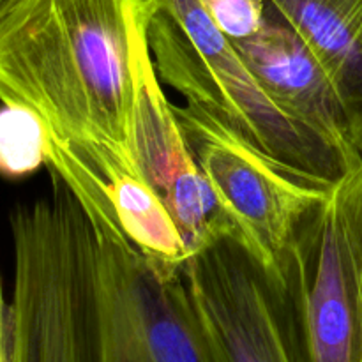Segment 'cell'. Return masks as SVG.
I'll use <instances>...</instances> for the list:
<instances>
[{"mask_svg":"<svg viewBox=\"0 0 362 362\" xmlns=\"http://www.w3.org/2000/svg\"><path fill=\"white\" fill-rule=\"evenodd\" d=\"M145 0H20L0 23V101L23 106L49 140L131 154Z\"/></svg>","mask_w":362,"mask_h":362,"instance_id":"obj_1","label":"cell"},{"mask_svg":"<svg viewBox=\"0 0 362 362\" xmlns=\"http://www.w3.org/2000/svg\"><path fill=\"white\" fill-rule=\"evenodd\" d=\"M11 212L14 288L6 362H127L92 223L62 177Z\"/></svg>","mask_w":362,"mask_h":362,"instance_id":"obj_2","label":"cell"},{"mask_svg":"<svg viewBox=\"0 0 362 362\" xmlns=\"http://www.w3.org/2000/svg\"><path fill=\"white\" fill-rule=\"evenodd\" d=\"M147 42L159 80L228 127L288 175L332 187L350 159L297 122L262 88L204 0H145Z\"/></svg>","mask_w":362,"mask_h":362,"instance_id":"obj_3","label":"cell"},{"mask_svg":"<svg viewBox=\"0 0 362 362\" xmlns=\"http://www.w3.org/2000/svg\"><path fill=\"white\" fill-rule=\"evenodd\" d=\"M285 288L313 362H362V161L299 225Z\"/></svg>","mask_w":362,"mask_h":362,"instance_id":"obj_4","label":"cell"},{"mask_svg":"<svg viewBox=\"0 0 362 362\" xmlns=\"http://www.w3.org/2000/svg\"><path fill=\"white\" fill-rule=\"evenodd\" d=\"M173 113L237 239L285 288L297 228L331 187L285 173L198 106L173 105Z\"/></svg>","mask_w":362,"mask_h":362,"instance_id":"obj_5","label":"cell"},{"mask_svg":"<svg viewBox=\"0 0 362 362\" xmlns=\"http://www.w3.org/2000/svg\"><path fill=\"white\" fill-rule=\"evenodd\" d=\"M214 362H313L286 288L235 237H219L180 265Z\"/></svg>","mask_w":362,"mask_h":362,"instance_id":"obj_6","label":"cell"},{"mask_svg":"<svg viewBox=\"0 0 362 362\" xmlns=\"http://www.w3.org/2000/svg\"><path fill=\"white\" fill-rule=\"evenodd\" d=\"M90 223L126 361L214 362L180 265L152 260L119 233Z\"/></svg>","mask_w":362,"mask_h":362,"instance_id":"obj_7","label":"cell"},{"mask_svg":"<svg viewBox=\"0 0 362 362\" xmlns=\"http://www.w3.org/2000/svg\"><path fill=\"white\" fill-rule=\"evenodd\" d=\"M131 154L141 179L179 226L191 255L219 237L237 239L232 221L184 140L148 42L138 53Z\"/></svg>","mask_w":362,"mask_h":362,"instance_id":"obj_8","label":"cell"},{"mask_svg":"<svg viewBox=\"0 0 362 362\" xmlns=\"http://www.w3.org/2000/svg\"><path fill=\"white\" fill-rule=\"evenodd\" d=\"M46 166L62 177L92 221L141 255L170 265L187 260L191 253L179 226L129 156L98 141L48 138Z\"/></svg>","mask_w":362,"mask_h":362,"instance_id":"obj_9","label":"cell"},{"mask_svg":"<svg viewBox=\"0 0 362 362\" xmlns=\"http://www.w3.org/2000/svg\"><path fill=\"white\" fill-rule=\"evenodd\" d=\"M233 45L279 108L343 156L362 159L354 144L349 113L327 71L269 2L262 30Z\"/></svg>","mask_w":362,"mask_h":362,"instance_id":"obj_10","label":"cell"},{"mask_svg":"<svg viewBox=\"0 0 362 362\" xmlns=\"http://www.w3.org/2000/svg\"><path fill=\"white\" fill-rule=\"evenodd\" d=\"M334 83L362 156V0H267Z\"/></svg>","mask_w":362,"mask_h":362,"instance_id":"obj_11","label":"cell"},{"mask_svg":"<svg viewBox=\"0 0 362 362\" xmlns=\"http://www.w3.org/2000/svg\"><path fill=\"white\" fill-rule=\"evenodd\" d=\"M48 163V133L23 106H0V175L21 179Z\"/></svg>","mask_w":362,"mask_h":362,"instance_id":"obj_12","label":"cell"},{"mask_svg":"<svg viewBox=\"0 0 362 362\" xmlns=\"http://www.w3.org/2000/svg\"><path fill=\"white\" fill-rule=\"evenodd\" d=\"M204 6L232 42L258 34L267 20V0H204Z\"/></svg>","mask_w":362,"mask_h":362,"instance_id":"obj_13","label":"cell"},{"mask_svg":"<svg viewBox=\"0 0 362 362\" xmlns=\"http://www.w3.org/2000/svg\"><path fill=\"white\" fill-rule=\"evenodd\" d=\"M7 338H9V304H6L4 299L2 276H0V362H6Z\"/></svg>","mask_w":362,"mask_h":362,"instance_id":"obj_14","label":"cell"},{"mask_svg":"<svg viewBox=\"0 0 362 362\" xmlns=\"http://www.w3.org/2000/svg\"><path fill=\"white\" fill-rule=\"evenodd\" d=\"M18 2H20V0H0V23L6 20L7 14L13 11V7L16 6Z\"/></svg>","mask_w":362,"mask_h":362,"instance_id":"obj_15","label":"cell"}]
</instances>
